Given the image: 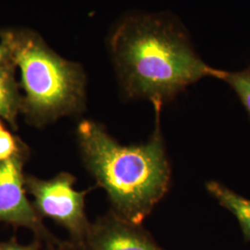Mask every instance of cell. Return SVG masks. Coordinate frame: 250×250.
<instances>
[{
  "label": "cell",
  "instance_id": "3957f363",
  "mask_svg": "<svg viewBox=\"0 0 250 250\" xmlns=\"http://www.w3.org/2000/svg\"><path fill=\"white\" fill-rule=\"evenodd\" d=\"M2 43L21 71L22 107L33 122L45 125L82 111L85 79L79 65L59 57L31 34L6 33Z\"/></svg>",
  "mask_w": 250,
  "mask_h": 250
},
{
  "label": "cell",
  "instance_id": "5b68a950",
  "mask_svg": "<svg viewBox=\"0 0 250 250\" xmlns=\"http://www.w3.org/2000/svg\"><path fill=\"white\" fill-rule=\"evenodd\" d=\"M21 150L9 160L0 161V222L24 227L42 242L54 238L40 219L25 193Z\"/></svg>",
  "mask_w": 250,
  "mask_h": 250
},
{
  "label": "cell",
  "instance_id": "8fae6325",
  "mask_svg": "<svg viewBox=\"0 0 250 250\" xmlns=\"http://www.w3.org/2000/svg\"><path fill=\"white\" fill-rule=\"evenodd\" d=\"M41 250H85L83 246L70 241H61L57 238H52L48 241L43 242Z\"/></svg>",
  "mask_w": 250,
  "mask_h": 250
},
{
  "label": "cell",
  "instance_id": "9c48e42d",
  "mask_svg": "<svg viewBox=\"0 0 250 250\" xmlns=\"http://www.w3.org/2000/svg\"><path fill=\"white\" fill-rule=\"evenodd\" d=\"M217 79L223 80L230 85L250 117V66L239 72L219 70Z\"/></svg>",
  "mask_w": 250,
  "mask_h": 250
},
{
  "label": "cell",
  "instance_id": "277c9868",
  "mask_svg": "<svg viewBox=\"0 0 250 250\" xmlns=\"http://www.w3.org/2000/svg\"><path fill=\"white\" fill-rule=\"evenodd\" d=\"M24 183L38 214L62 226L72 241L84 247L91 226L84 210L88 191H77L73 187L75 178L68 172L48 180L25 176Z\"/></svg>",
  "mask_w": 250,
  "mask_h": 250
},
{
  "label": "cell",
  "instance_id": "6da1fadb",
  "mask_svg": "<svg viewBox=\"0 0 250 250\" xmlns=\"http://www.w3.org/2000/svg\"><path fill=\"white\" fill-rule=\"evenodd\" d=\"M110 47L128 99L162 105L205 77L217 78L219 72L197 56L186 29L169 15L126 16Z\"/></svg>",
  "mask_w": 250,
  "mask_h": 250
},
{
  "label": "cell",
  "instance_id": "30bf717a",
  "mask_svg": "<svg viewBox=\"0 0 250 250\" xmlns=\"http://www.w3.org/2000/svg\"><path fill=\"white\" fill-rule=\"evenodd\" d=\"M21 150V148L14 136L4 130L0 134V161L9 160Z\"/></svg>",
  "mask_w": 250,
  "mask_h": 250
},
{
  "label": "cell",
  "instance_id": "7a4b0ae2",
  "mask_svg": "<svg viewBox=\"0 0 250 250\" xmlns=\"http://www.w3.org/2000/svg\"><path fill=\"white\" fill-rule=\"evenodd\" d=\"M156 128L145 144L123 146L93 121L77 128L83 161L103 188L115 214L131 224L141 225L167 193L170 168L161 133V104H153Z\"/></svg>",
  "mask_w": 250,
  "mask_h": 250
},
{
  "label": "cell",
  "instance_id": "5bb4252c",
  "mask_svg": "<svg viewBox=\"0 0 250 250\" xmlns=\"http://www.w3.org/2000/svg\"><path fill=\"white\" fill-rule=\"evenodd\" d=\"M5 129H4V127H3V125H2V124H1V122H0V134L4 131Z\"/></svg>",
  "mask_w": 250,
  "mask_h": 250
},
{
  "label": "cell",
  "instance_id": "7c38bea8",
  "mask_svg": "<svg viewBox=\"0 0 250 250\" xmlns=\"http://www.w3.org/2000/svg\"><path fill=\"white\" fill-rule=\"evenodd\" d=\"M43 242L36 238L30 244H20L15 239L0 241V250H41Z\"/></svg>",
  "mask_w": 250,
  "mask_h": 250
},
{
  "label": "cell",
  "instance_id": "8992f818",
  "mask_svg": "<svg viewBox=\"0 0 250 250\" xmlns=\"http://www.w3.org/2000/svg\"><path fill=\"white\" fill-rule=\"evenodd\" d=\"M85 250H162L141 225L131 224L113 211L91 224Z\"/></svg>",
  "mask_w": 250,
  "mask_h": 250
},
{
  "label": "cell",
  "instance_id": "4fadbf2b",
  "mask_svg": "<svg viewBox=\"0 0 250 250\" xmlns=\"http://www.w3.org/2000/svg\"><path fill=\"white\" fill-rule=\"evenodd\" d=\"M6 59H9V49L4 43H2V45H0V65H2Z\"/></svg>",
  "mask_w": 250,
  "mask_h": 250
},
{
  "label": "cell",
  "instance_id": "52a82bcc",
  "mask_svg": "<svg viewBox=\"0 0 250 250\" xmlns=\"http://www.w3.org/2000/svg\"><path fill=\"white\" fill-rule=\"evenodd\" d=\"M206 188L220 205L235 216L245 239L250 242V199L214 181L207 183Z\"/></svg>",
  "mask_w": 250,
  "mask_h": 250
},
{
  "label": "cell",
  "instance_id": "ba28073f",
  "mask_svg": "<svg viewBox=\"0 0 250 250\" xmlns=\"http://www.w3.org/2000/svg\"><path fill=\"white\" fill-rule=\"evenodd\" d=\"M21 101L19 98L18 90L12 71L9 65H0V117L9 125L16 127L19 110Z\"/></svg>",
  "mask_w": 250,
  "mask_h": 250
}]
</instances>
